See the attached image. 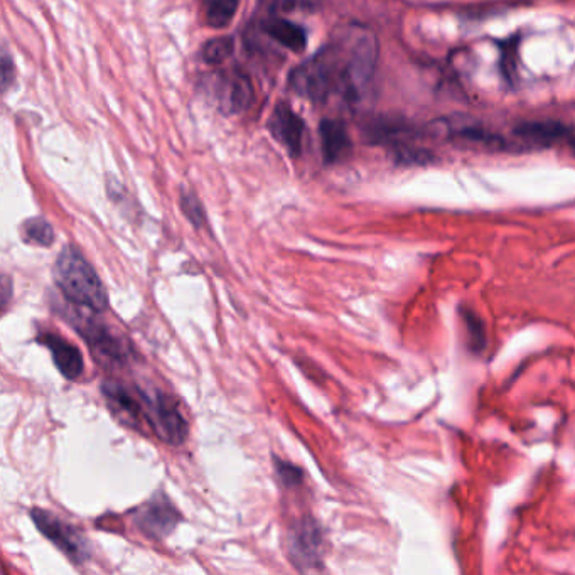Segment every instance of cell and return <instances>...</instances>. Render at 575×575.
Listing matches in <instances>:
<instances>
[{"mask_svg": "<svg viewBox=\"0 0 575 575\" xmlns=\"http://www.w3.org/2000/svg\"><path fill=\"white\" fill-rule=\"evenodd\" d=\"M179 520L181 516L178 510L164 496H157L151 503L142 506L135 515V525L140 532L152 538L167 537L176 528Z\"/></svg>", "mask_w": 575, "mask_h": 575, "instance_id": "7", "label": "cell"}, {"mask_svg": "<svg viewBox=\"0 0 575 575\" xmlns=\"http://www.w3.org/2000/svg\"><path fill=\"white\" fill-rule=\"evenodd\" d=\"M233 48H235V43L232 38L223 36V38L211 39L203 48V60L208 65H220L232 56Z\"/></svg>", "mask_w": 575, "mask_h": 575, "instance_id": "17", "label": "cell"}, {"mask_svg": "<svg viewBox=\"0 0 575 575\" xmlns=\"http://www.w3.org/2000/svg\"><path fill=\"white\" fill-rule=\"evenodd\" d=\"M181 208H183L186 218L196 228H201V226L205 225V210H203L201 201H199L198 196L193 191H183V194H181Z\"/></svg>", "mask_w": 575, "mask_h": 575, "instance_id": "18", "label": "cell"}, {"mask_svg": "<svg viewBox=\"0 0 575 575\" xmlns=\"http://www.w3.org/2000/svg\"><path fill=\"white\" fill-rule=\"evenodd\" d=\"M262 31L270 39L282 44L284 48L294 53H301L307 46V33L296 22L287 21L282 17L272 16L262 22Z\"/></svg>", "mask_w": 575, "mask_h": 575, "instance_id": "13", "label": "cell"}, {"mask_svg": "<svg viewBox=\"0 0 575 575\" xmlns=\"http://www.w3.org/2000/svg\"><path fill=\"white\" fill-rule=\"evenodd\" d=\"M80 334L85 336L93 353L107 361L125 360V348L120 339L115 338L103 324L88 323L80 326Z\"/></svg>", "mask_w": 575, "mask_h": 575, "instance_id": "12", "label": "cell"}, {"mask_svg": "<svg viewBox=\"0 0 575 575\" xmlns=\"http://www.w3.org/2000/svg\"><path fill=\"white\" fill-rule=\"evenodd\" d=\"M11 75H12V63L9 60V56L4 54L2 56V83H4V88L11 85Z\"/></svg>", "mask_w": 575, "mask_h": 575, "instance_id": "21", "label": "cell"}, {"mask_svg": "<svg viewBox=\"0 0 575 575\" xmlns=\"http://www.w3.org/2000/svg\"><path fill=\"white\" fill-rule=\"evenodd\" d=\"M31 516L39 532L51 540L75 564H83L92 554L86 538L80 532H76L70 523L63 522L58 516L51 515L49 511L41 508L31 511Z\"/></svg>", "mask_w": 575, "mask_h": 575, "instance_id": "4", "label": "cell"}, {"mask_svg": "<svg viewBox=\"0 0 575 575\" xmlns=\"http://www.w3.org/2000/svg\"><path fill=\"white\" fill-rule=\"evenodd\" d=\"M319 4V0H260V6L270 16L277 12L296 11V9H312Z\"/></svg>", "mask_w": 575, "mask_h": 575, "instance_id": "19", "label": "cell"}, {"mask_svg": "<svg viewBox=\"0 0 575 575\" xmlns=\"http://www.w3.org/2000/svg\"><path fill=\"white\" fill-rule=\"evenodd\" d=\"M377 61V36L368 27L351 24L339 29L314 58L297 66L289 86L311 102H324L334 93L358 100L373 80Z\"/></svg>", "mask_w": 575, "mask_h": 575, "instance_id": "1", "label": "cell"}, {"mask_svg": "<svg viewBox=\"0 0 575 575\" xmlns=\"http://www.w3.org/2000/svg\"><path fill=\"white\" fill-rule=\"evenodd\" d=\"M321 554H323L321 528L312 518H304L297 523L289 540V555H291L292 564L301 570L318 569L321 564Z\"/></svg>", "mask_w": 575, "mask_h": 575, "instance_id": "6", "label": "cell"}, {"mask_svg": "<svg viewBox=\"0 0 575 575\" xmlns=\"http://www.w3.org/2000/svg\"><path fill=\"white\" fill-rule=\"evenodd\" d=\"M321 144H323V156L326 164L341 162L351 154V139L348 129L343 122L334 119H326L319 127Z\"/></svg>", "mask_w": 575, "mask_h": 575, "instance_id": "11", "label": "cell"}, {"mask_svg": "<svg viewBox=\"0 0 575 575\" xmlns=\"http://www.w3.org/2000/svg\"><path fill=\"white\" fill-rule=\"evenodd\" d=\"M570 146H572V149H574L575 152V137L574 139L570 140Z\"/></svg>", "mask_w": 575, "mask_h": 575, "instance_id": "22", "label": "cell"}, {"mask_svg": "<svg viewBox=\"0 0 575 575\" xmlns=\"http://www.w3.org/2000/svg\"><path fill=\"white\" fill-rule=\"evenodd\" d=\"M54 280L71 304L95 312L107 309L108 296L105 285L102 284L90 262L75 247H65L61 250L54 265Z\"/></svg>", "mask_w": 575, "mask_h": 575, "instance_id": "2", "label": "cell"}, {"mask_svg": "<svg viewBox=\"0 0 575 575\" xmlns=\"http://www.w3.org/2000/svg\"><path fill=\"white\" fill-rule=\"evenodd\" d=\"M567 127L559 122H527L516 129V135L520 139L528 140L538 146H549L557 140L564 139L567 135Z\"/></svg>", "mask_w": 575, "mask_h": 575, "instance_id": "14", "label": "cell"}, {"mask_svg": "<svg viewBox=\"0 0 575 575\" xmlns=\"http://www.w3.org/2000/svg\"><path fill=\"white\" fill-rule=\"evenodd\" d=\"M146 419L157 436L171 444H181L188 436V424L179 412L178 404L164 393L147 398Z\"/></svg>", "mask_w": 575, "mask_h": 575, "instance_id": "5", "label": "cell"}, {"mask_svg": "<svg viewBox=\"0 0 575 575\" xmlns=\"http://www.w3.org/2000/svg\"><path fill=\"white\" fill-rule=\"evenodd\" d=\"M269 130L275 140L291 152L292 156H299L304 142V120L292 110L289 103L280 102L270 115Z\"/></svg>", "mask_w": 575, "mask_h": 575, "instance_id": "8", "label": "cell"}, {"mask_svg": "<svg viewBox=\"0 0 575 575\" xmlns=\"http://www.w3.org/2000/svg\"><path fill=\"white\" fill-rule=\"evenodd\" d=\"M208 93L226 115H235L247 110L253 102L252 81L242 71H221L206 81Z\"/></svg>", "mask_w": 575, "mask_h": 575, "instance_id": "3", "label": "cell"}, {"mask_svg": "<svg viewBox=\"0 0 575 575\" xmlns=\"http://www.w3.org/2000/svg\"><path fill=\"white\" fill-rule=\"evenodd\" d=\"M240 0H203V16L208 26L221 29L233 21Z\"/></svg>", "mask_w": 575, "mask_h": 575, "instance_id": "15", "label": "cell"}, {"mask_svg": "<svg viewBox=\"0 0 575 575\" xmlns=\"http://www.w3.org/2000/svg\"><path fill=\"white\" fill-rule=\"evenodd\" d=\"M103 395L107 398L108 404L113 412L124 415V419L137 420L146 415L147 395L130 390V388L120 385V383H103Z\"/></svg>", "mask_w": 575, "mask_h": 575, "instance_id": "10", "label": "cell"}, {"mask_svg": "<svg viewBox=\"0 0 575 575\" xmlns=\"http://www.w3.org/2000/svg\"><path fill=\"white\" fill-rule=\"evenodd\" d=\"M275 471H277V476H279L280 481L284 486H297L301 483L302 471L292 464L285 463V461H280L275 457Z\"/></svg>", "mask_w": 575, "mask_h": 575, "instance_id": "20", "label": "cell"}, {"mask_svg": "<svg viewBox=\"0 0 575 575\" xmlns=\"http://www.w3.org/2000/svg\"><path fill=\"white\" fill-rule=\"evenodd\" d=\"M21 235L24 242L39 247H49L54 240V232L48 221L43 218H31L24 221L21 226Z\"/></svg>", "mask_w": 575, "mask_h": 575, "instance_id": "16", "label": "cell"}, {"mask_svg": "<svg viewBox=\"0 0 575 575\" xmlns=\"http://www.w3.org/2000/svg\"><path fill=\"white\" fill-rule=\"evenodd\" d=\"M38 339L39 343H43L51 351L54 365L58 366L63 377L68 380H76L80 377L83 373V358L76 346L53 333H41Z\"/></svg>", "mask_w": 575, "mask_h": 575, "instance_id": "9", "label": "cell"}]
</instances>
